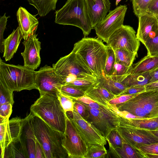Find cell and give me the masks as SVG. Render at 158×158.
<instances>
[{
	"label": "cell",
	"instance_id": "cell-42",
	"mask_svg": "<svg viewBox=\"0 0 158 158\" xmlns=\"http://www.w3.org/2000/svg\"><path fill=\"white\" fill-rule=\"evenodd\" d=\"M6 14L0 18V51L2 53L4 52V50L3 33L6 28L7 19L10 17V16H6Z\"/></svg>",
	"mask_w": 158,
	"mask_h": 158
},
{
	"label": "cell",
	"instance_id": "cell-21",
	"mask_svg": "<svg viewBox=\"0 0 158 158\" xmlns=\"http://www.w3.org/2000/svg\"><path fill=\"white\" fill-rule=\"evenodd\" d=\"M29 158L26 139L22 134L17 140L11 142L5 149L4 158Z\"/></svg>",
	"mask_w": 158,
	"mask_h": 158
},
{
	"label": "cell",
	"instance_id": "cell-34",
	"mask_svg": "<svg viewBox=\"0 0 158 158\" xmlns=\"http://www.w3.org/2000/svg\"><path fill=\"white\" fill-rule=\"evenodd\" d=\"M131 68L132 66L129 67L122 64L115 63L113 74L109 77L121 82L130 73Z\"/></svg>",
	"mask_w": 158,
	"mask_h": 158
},
{
	"label": "cell",
	"instance_id": "cell-52",
	"mask_svg": "<svg viewBox=\"0 0 158 158\" xmlns=\"http://www.w3.org/2000/svg\"><path fill=\"white\" fill-rule=\"evenodd\" d=\"M145 158H158V155L151 154H144Z\"/></svg>",
	"mask_w": 158,
	"mask_h": 158
},
{
	"label": "cell",
	"instance_id": "cell-46",
	"mask_svg": "<svg viewBox=\"0 0 158 158\" xmlns=\"http://www.w3.org/2000/svg\"><path fill=\"white\" fill-rule=\"evenodd\" d=\"M139 149L144 154L158 155V142L142 146Z\"/></svg>",
	"mask_w": 158,
	"mask_h": 158
},
{
	"label": "cell",
	"instance_id": "cell-36",
	"mask_svg": "<svg viewBox=\"0 0 158 158\" xmlns=\"http://www.w3.org/2000/svg\"><path fill=\"white\" fill-rule=\"evenodd\" d=\"M60 92L64 94L73 98H77L85 95V91L67 84L62 86Z\"/></svg>",
	"mask_w": 158,
	"mask_h": 158
},
{
	"label": "cell",
	"instance_id": "cell-17",
	"mask_svg": "<svg viewBox=\"0 0 158 158\" xmlns=\"http://www.w3.org/2000/svg\"><path fill=\"white\" fill-rule=\"evenodd\" d=\"M138 18L139 24L136 36L144 45L148 38L158 30V16L146 12Z\"/></svg>",
	"mask_w": 158,
	"mask_h": 158
},
{
	"label": "cell",
	"instance_id": "cell-5",
	"mask_svg": "<svg viewBox=\"0 0 158 158\" xmlns=\"http://www.w3.org/2000/svg\"><path fill=\"white\" fill-rule=\"evenodd\" d=\"M36 73L24 65L5 63L0 58V81L13 91L38 89Z\"/></svg>",
	"mask_w": 158,
	"mask_h": 158
},
{
	"label": "cell",
	"instance_id": "cell-25",
	"mask_svg": "<svg viewBox=\"0 0 158 158\" xmlns=\"http://www.w3.org/2000/svg\"><path fill=\"white\" fill-rule=\"evenodd\" d=\"M73 99L81 102L91 108L98 110L106 115L114 122L117 127L120 125V117L108 107L98 104L89 97L85 95Z\"/></svg>",
	"mask_w": 158,
	"mask_h": 158
},
{
	"label": "cell",
	"instance_id": "cell-29",
	"mask_svg": "<svg viewBox=\"0 0 158 158\" xmlns=\"http://www.w3.org/2000/svg\"><path fill=\"white\" fill-rule=\"evenodd\" d=\"M119 158H145L144 154L123 142L122 147L115 148Z\"/></svg>",
	"mask_w": 158,
	"mask_h": 158
},
{
	"label": "cell",
	"instance_id": "cell-11",
	"mask_svg": "<svg viewBox=\"0 0 158 158\" xmlns=\"http://www.w3.org/2000/svg\"><path fill=\"white\" fill-rule=\"evenodd\" d=\"M127 9L126 5H120L110 11L94 28L98 38L106 43L110 35L123 25Z\"/></svg>",
	"mask_w": 158,
	"mask_h": 158
},
{
	"label": "cell",
	"instance_id": "cell-18",
	"mask_svg": "<svg viewBox=\"0 0 158 158\" xmlns=\"http://www.w3.org/2000/svg\"><path fill=\"white\" fill-rule=\"evenodd\" d=\"M19 27L24 40L35 33L39 22L36 15L29 12L24 8L20 7L16 14Z\"/></svg>",
	"mask_w": 158,
	"mask_h": 158
},
{
	"label": "cell",
	"instance_id": "cell-8",
	"mask_svg": "<svg viewBox=\"0 0 158 158\" xmlns=\"http://www.w3.org/2000/svg\"><path fill=\"white\" fill-rule=\"evenodd\" d=\"M62 144L69 158H85L88 147L80 136L69 117L66 115V127Z\"/></svg>",
	"mask_w": 158,
	"mask_h": 158
},
{
	"label": "cell",
	"instance_id": "cell-44",
	"mask_svg": "<svg viewBox=\"0 0 158 158\" xmlns=\"http://www.w3.org/2000/svg\"><path fill=\"white\" fill-rule=\"evenodd\" d=\"M25 139L29 158H35L36 138H28Z\"/></svg>",
	"mask_w": 158,
	"mask_h": 158
},
{
	"label": "cell",
	"instance_id": "cell-22",
	"mask_svg": "<svg viewBox=\"0 0 158 158\" xmlns=\"http://www.w3.org/2000/svg\"><path fill=\"white\" fill-rule=\"evenodd\" d=\"M85 92V96L89 97L98 104L107 107L109 101L116 97L115 95L98 83L89 88Z\"/></svg>",
	"mask_w": 158,
	"mask_h": 158
},
{
	"label": "cell",
	"instance_id": "cell-45",
	"mask_svg": "<svg viewBox=\"0 0 158 158\" xmlns=\"http://www.w3.org/2000/svg\"><path fill=\"white\" fill-rule=\"evenodd\" d=\"M12 106L8 102L0 105V117L5 119L9 118L12 113Z\"/></svg>",
	"mask_w": 158,
	"mask_h": 158
},
{
	"label": "cell",
	"instance_id": "cell-35",
	"mask_svg": "<svg viewBox=\"0 0 158 158\" xmlns=\"http://www.w3.org/2000/svg\"><path fill=\"white\" fill-rule=\"evenodd\" d=\"M147 50V54L151 56L158 55V30L150 36L144 44Z\"/></svg>",
	"mask_w": 158,
	"mask_h": 158
},
{
	"label": "cell",
	"instance_id": "cell-32",
	"mask_svg": "<svg viewBox=\"0 0 158 158\" xmlns=\"http://www.w3.org/2000/svg\"><path fill=\"white\" fill-rule=\"evenodd\" d=\"M107 151L104 145L94 144L88 147L86 154L85 158H106Z\"/></svg>",
	"mask_w": 158,
	"mask_h": 158
},
{
	"label": "cell",
	"instance_id": "cell-40",
	"mask_svg": "<svg viewBox=\"0 0 158 158\" xmlns=\"http://www.w3.org/2000/svg\"><path fill=\"white\" fill-rule=\"evenodd\" d=\"M106 139L115 148L121 147L123 143V139L116 129L110 132Z\"/></svg>",
	"mask_w": 158,
	"mask_h": 158
},
{
	"label": "cell",
	"instance_id": "cell-9",
	"mask_svg": "<svg viewBox=\"0 0 158 158\" xmlns=\"http://www.w3.org/2000/svg\"><path fill=\"white\" fill-rule=\"evenodd\" d=\"M135 33L132 27L123 25L110 35L106 45L113 50L121 49L137 54L140 44Z\"/></svg>",
	"mask_w": 158,
	"mask_h": 158
},
{
	"label": "cell",
	"instance_id": "cell-48",
	"mask_svg": "<svg viewBox=\"0 0 158 158\" xmlns=\"http://www.w3.org/2000/svg\"><path fill=\"white\" fill-rule=\"evenodd\" d=\"M146 12L158 16V0H152L147 7Z\"/></svg>",
	"mask_w": 158,
	"mask_h": 158
},
{
	"label": "cell",
	"instance_id": "cell-2",
	"mask_svg": "<svg viewBox=\"0 0 158 158\" xmlns=\"http://www.w3.org/2000/svg\"><path fill=\"white\" fill-rule=\"evenodd\" d=\"M30 112L54 129L62 134L65 132L67 115L56 94L40 95L30 107Z\"/></svg>",
	"mask_w": 158,
	"mask_h": 158
},
{
	"label": "cell",
	"instance_id": "cell-37",
	"mask_svg": "<svg viewBox=\"0 0 158 158\" xmlns=\"http://www.w3.org/2000/svg\"><path fill=\"white\" fill-rule=\"evenodd\" d=\"M13 92L0 81V105L7 102L13 105Z\"/></svg>",
	"mask_w": 158,
	"mask_h": 158
},
{
	"label": "cell",
	"instance_id": "cell-30",
	"mask_svg": "<svg viewBox=\"0 0 158 158\" xmlns=\"http://www.w3.org/2000/svg\"><path fill=\"white\" fill-rule=\"evenodd\" d=\"M115 57V63L125 64L129 67L132 66L137 54L127 51L117 49L114 50Z\"/></svg>",
	"mask_w": 158,
	"mask_h": 158
},
{
	"label": "cell",
	"instance_id": "cell-24",
	"mask_svg": "<svg viewBox=\"0 0 158 158\" xmlns=\"http://www.w3.org/2000/svg\"><path fill=\"white\" fill-rule=\"evenodd\" d=\"M120 125H126L149 130L158 129V117L128 119L120 117Z\"/></svg>",
	"mask_w": 158,
	"mask_h": 158
},
{
	"label": "cell",
	"instance_id": "cell-53",
	"mask_svg": "<svg viewBox=\"0 0 158 158\" xmlns=\"http://www.w3.org/2000/svg\"><path fill=\"white\" fill-rule=\"evenodd\" d=\"M150 131L154 135L158 137V129L154 130H150Z\"/></svg>",
	"mask_w": 158,
	"mask_h": 158
},
{
	"label": "cell",
	"instance_id": "cell-23",
	"mask_svg": "<svg viewBox=\"0 0 158 158\" xmlns=\"http://www.w3.org/2000/svg\"><path fill=\"white\" fill-rule=\"evenodd\" d=\"M158 68V55H147L139 61L132 65L130 73L136 74L149 72Z\"/></svg>",
	"mask_w": 158,
	"mask_h": 158
},
{
	"label": "cell",
	"instance_id": "cell-20",
	"mask_svg": "<svg viewBox=\"0 0 158 158\" xmlns=\"http://www.w3.org/2000/svg\"><path fill=\"white\" fill-rule=\"evenodd\" d=\"M23 38L19 27L14 29L12 33L4 40V50L3 57L6 61L10 60L17 52Z\"/></svg>",
	"mask_w": 158,
	"mask_h": 158
},
{
	"label": "cell",
	"instance_id": "cell-54",
	"mask_svg": "<svg viewBox=\"0 0 158 158\" xmlns=\"http://www.w3.org/2000/svg\"><path fill=\"white\" fill-rule=\"evenodd\" d=\"M121 0H116V2H115V5L116 6H117L119 2L121 1Z\"/></svg>",
	"mask_w": 158,
	"mask_h": 158
},
{
	"label": "cell",
	"instance_id": "cell-31",
	"mask_svg": "<svg viewBox=\"0 0 158 158\" xmlns=\"http://www.w3.org/2000/svg\"><path fill=\"white\" fill-rule=\"evenodd\" d=\"M98 79L96 77L91 76L76 79L67 84L81 89L85 92L87 89L98 84Z\"/></svg>",
	"mask_w": 158,
	"mask_h": 158
},
{
	"label": "cell",
	"instance_id": "cell-3",
	"mask_svg": "<svg viewBox=\"0 0 158 158\" xmlns=\"http://www.w3.org/2000/svg\"><path fill=\"white\" fill-rule=\"evenodd\" d=\"M55 22L78 27L85 36L88 35L94 29L88 15L86 0H67L61 9L56 11Z\"/></svg>",
	"mask_w": 158,
	"mask_h": 158
},
{
	"label": "cell",
	"instance_id": "cell-16",
	"mask_svg": "<svg viewBox=\"0 0 158 158\" xmlns=\"http://www.w3.org/2000/svg\"><path fill=\"white\" fill-rule=\"evenodd\" d=\"M86 105L88 110L89 115L85 120L106 139L110 132L117 127L116 125L107 115L98 110L91 108Z\"/></svg>",
	"mask_w": 158,
	"mask_h": 158
},
{
	"label": "cell",
	"instance_id": "cell-4",
	"mask_svg": "<svg viewBox=\"0 0 158 158\" xmlns=\"http://www.w3.org/2000/svg\"><path fill=\"white\" fill-rule=\"evenodd\" d=\"M35 135L43 149L45 158H67L68 155L62 144L63 134L51 127L38 117L33 120Z\"/></svg>",
	"mask_w": 158,
	"mask_h": 158
},
{
	"label": "cell",
	"instance_id": "cell-28",
	"mask_svg": "<svg viewBox=\"0 0 158 158\" xmlns=\"http://www.w3.org/2000/svg\"><path fill=\"white\" fill-rule=\"evenodd\" d=\"M149 72L142 73L130 74L121 82L127 87L134 85H145L150 79Z\"/></svg>",
	"mask_w": 158,
	"mask_h": 158
},
{
	"label": "cell",
	"instance_id": "cell-27",
	"mask_svg": "<svg viewBox=\"0 0 158 158\" xmlns=\"http://www.w3.org/2000/svg\"><path fill=\"white\" fill-rule=\"evenodd\" d=\"M29 3L37 10L40 17L45 16L52 10H55L57 0H27Z\"/></svg>",
	"mask_w": 158,
	"mask_h": 158
},
{
	"label": "cell",
	"instance_id": "cell-38",
	"mask_svg": "<svg viewBox=\"0 0 158 158\" xmlns=\"http://www.w3.org/2000/svg\"><path fill=\"white\" fill-rule=\"evenodd\" d=\"M60 104L64 112H72L74 109V102L73 98L67 96L60 91L56 94Z\"/></svg>",
	"mask_w": 158,
	"mask_h": 158
},
{
	"label": "cell",
	"instance_id": "cell-7",
	"mask_svg": "<svg viewBox=\"0 0 158 158\" xmlns=\"http://www.w3.org/2000/svg\"><path fill=\"white\" fill-rule=\"evenodd\" d=\"M52 67L63 80L64 84L77 79L94 76L73 50L69 54L61 57L53 64Z\"/></svg>",
	"mask_w": 158,
	"mask_h": 158
},
{
	"label": "cell",
	"instance_id": "cell-6",
	"mask_svg": "<svg viewBox=\"0 0 158 158\" xmlns=\"http://www.w3.org/2000/svg\"><path fill=\"white\" fill-rule=\"evenodd\" d=\"M118 110L126 111L144 118L158 117V89L137 94L125 102L116 105Z\"/></svg>",
	"mask_w": 158,
	"mask_h": 158
},
{
	"label": "cell",
	"instance_id": "cell-50",
	"mask_svg": "<svg viewBox=\"0 0 158 158\" xmlns=\"http://www.w3.org/2000/svg\"><path fill=\"white\" fill-rule=\"evenodd\" d=\"M150 79L149 83L158 81V68L149 72Z\"/></svg>",
	"mask_w": 158,
	"mask_h": 158
},
{
	"label": "cell",
	"instance_id": "cell-12",
	"mask_svg": "<svg viewBox=\"0 0 158 158\" xmlns=\"http://www.w3.org/2000/svg\"><path fill=\"white\" fill-rule=\"evenodd\" d=\"M116 129L123 142L136 149L144 145L158 142V137L149 130L123 125H119Z\"/></svg>",
	"mask_w": 158,
	"mask_h": 158
},
{
	"label": "cell",
	"instance_id": "cell-33",
	"mask_svg": "<svg viewBox=\"0 0 158 158\" xmlns=\"http://www.w3.org/2000/svg\"><path fill=\"white\" fill-rule=\"evenodd\" d=\"M107 56L104 70V75L107 77L113 74L115 64V57L114 51L107 46Z\"/></svg>",
	"mask_w": 158,
	"mask_h": 158
},
{
	"label": "cell",
	"instance_id": "cell-39",
	"mask_svg": "<svg viewBox=\"0 0 158 158\" xmlns=\"http://www.w3.org/2000/svg\"><path fill=\"white\" fill-rule=\"evenodd\" d=\"M152 0H135L132 2L133 11L138 18L140 15L146 12L149 4Z\"/></svg>",
	"mask_w": 158,
	"mask_h": 158
},
{
	"label": "cell",
	"instance_id": "cell-1",
	"mask_svg": "<svg viewBox=\"0 0 158 158\" xmlns=\"http://www.w3.org/2000/svg\"><path fill=\"white\" fill-rule=\"evenodd\" d=\"M98 80L104 75L107 46L98 38L84 37L75 43L73 50Z\"/></svg>",
	"mask_w": 158,
	"mask_h": 158
},
{
	"label": "cell",
	"instance_id": "cell-19",
	"mask_svg": "<svg viewBox=\"0 0 158 158\" xmlns=\"http://www.w3.org/2000/svg\"><path fill=\"white\" fill-rule=\"evenodd\" d=\"M86 1L88 15L94 28L110 11L111 3L109 0Z\"/></svg>",
	"mask_w": 158,
	"mask_h": 158
},
{
	"label": "cell",
	"instance_id": "cell-51",
	"mask_svg": "<svg viewBox=\"0 0 158 158\" xmlns=\"http://www.w3.org/2000/svg\"><path fill=\"white\" fill-rule=\"evenodd\" d=\"M145 87L146 90L158 89V81L148 84Z\"/></svg>",
	"mask_w": 158,
	"mask_h": 158
},
{
	"label": "cell",
	"instance_id": "cell-43",
	"mask_svg": "<svg viewBox=\"0 0 158 158\" xmlns=\"http://www.w3.org/2000/svg\"><path fill=\"white\" fill-rule=\"evenodd\" d=\"M146 90L145 85H134L128 87L125 90L118 96L127 94H138Z\"/></svg>",
	"mask_w": 158,
	"mask_h": 158
},
{
	"label": "cell",
	"instance_id": "cell-55",
	"mask_svg": "<svg viewBox=\"0 0 158 158\" xmlns=\"http://www.w3.org/2000/svg\"><path fill=\"white\" fill-rule=\"evenodd\" d=\"M135 0H130V1H131L132 2V1H135Z\"/></svg>",
	"mask_w": 158,
	"mask_h": 158
},
{
	"label": "cell",
	"instance_id": "cell-15",
	"mask_svg": "<svg viewBox=\"0 0 158 158\" xmlns=\"http://www.w3.org/2000/svg\"><path fill=\"white\" fill-rule=\"evenodd\" d=\"M35 33L31 35L23 44L25 49L21 53L24 60V66L35 70L40 66L41 63L40 52L41 42L37 38Z\"/></svg>",
	"mask_w": 158,
	"mask_h": 158
},
{
	"label": "cell",
	"instance_id": "cell-26",
	"mask_svg": "<svg viewBox=\"0 0 158 158\" xmlns=\"http://www.w3.org/2000/svg\"><path fill=\"white\" fill-rule=\"evenodd\" d=\"M98 80L99 85L115 95L116 97L128 87L121 82L106 77L104 75L103 77Z\"/></svg>",
	"mask_w": 158,
	"mask_h": 158
},
{
	"label": "cell",
	"instance_id": "cell-13",
	"mask_svg": "<svg viewBox=\"0 0 158 158\" xmlns=\"http://www.w3.org/2000/svg\"><path fill=\"white\" fill-rule=\"evenodd\" d=\"M35 81L40 95L44 93L56 94L64 84L54 68L47 65L36 71Z\"/></svg>",
	"mask_w": 158,
	"mask_h": 158
},
{
	"label": "cell",
	"instance_id": "cell-14",
	"mask_svg": "<svg viewBox=\"0 0 158 158\" xmlns=\"http://www.w3.org/2000/svg\"><path fill=\"white\" fill-rule=\"evenodd\" d=\"M69 117L78 133L88 147L94 144L103 145L107 143L106 139L90 123L82 117L74 109Z\"/></svg>",
	"mask_w": 158,
	"mask_h": 158
},
{
	"label": "cell",
	"instance_id": "cell-49",
	"mask_svg": "<svg viewBox=\"0 0 158 158\" xmlns=\"http://www.w3.org/2000/svg\"><path fill=\"white\" fill-rule=\"evenodd\" d=\"M35 158H45L43 149L37 140L36 142Z\"/></svg>",
	"mask_w": 158,
	"mask_h": 158
},
{
	"label": "cell",
	"instance_id": "cell-10",
	"mask_svg": "<svg viewBox=\"0 0 158 158\" xmlns=\"http://www.w3.org/2000/svg\"><path fill=\"white\" fill-rule=\"evenodd\" d=\"M29 116L30 114L23 118L17 117L10 120L0 118V158H4L5 149L8 145L20 137Z\"/></svg>",
	"mask_w": 158,
	"mask_h": 158
},
{
	"label": "cell",
	"instance_id": "cell-47",
	"mask_svg": "<svg viewBox=\"0 0 158 158\" xmlns=\"http://www.w3.org/2000/svg\"><path fill=\"white\" fill-rule=\"evenodd\" d=\"M123 95L116 97L110 100L109 103L111 104L117 105L129 100L137 94Z\"/></svg>",
	"mask_w": 158,
	"mask_h": 158
},
{
	"label": "cell",
	"instance_id": "cell-41",
	"mask_svg": "<svg viewBox=\"0 0 158 158\" xmlns=\"http://www.w3.org/2000/svg\"><path fill=\"white\" fill-rule=\"evenodd\" d=\"M73 100L74 102V109L82 117L86 119L89 115L86 105L81 102L74 99Z\"/></svg>",
	"mask_w": 158,
	"mask_h": 158
}]
</instances>
